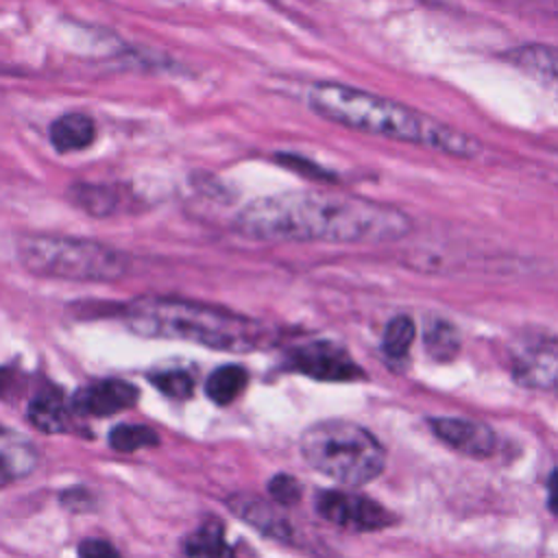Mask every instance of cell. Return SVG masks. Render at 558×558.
<instances>
[{"mask_svg":"<svg viewBox=\"0 0 558 558\" xmlns=\"http://www.w3.org/2000/svg\"><path fill=\"white\" fill-rule=\"evenodd\" d=\"M299 447L312 469L347 486H362L375 480L386 464L379 440L362 425L342 418L310 425L301 434Z\"/></svg>","mask_w":558,"mask_h":558,"instance_id":"5b68a950","label":"cell"},{"mask_svg":"<svg viewBox=\"0 0 558 558\" xmlns=\"http://www.w3.org/2000/svg\"><path fill=\"white\" fill-rule=\"evenodd\" d=\"M140 390L124 379H100L78 388L70 408L81 416H111L135 405Z\"/></svg>","mask_w":558,"mask_h":558,"instance_id":"ba28073f","label":"cell"},{"mask_svg":"<svg viewBox=\"0 0 558 558\" xmlns=\"http://www.w3.org/2000/svg\"><path fill=\"white\" fill-rule=\"evenodd\" d=\"M508 61L541 85L558 92V48L547 44H525L508 52Z\"/></svg>","mask_w":558,"mask_h":558,"instance_id":"4fadbf2b","label":"cell"},{"mask_svg":"<svg viewBox=\"0 0 558 558\" xmlns=\"http://www.w3.org/2000/svg\"><path fill=\"white\" fill-rule=\"evenodd\" d=\"M307 105L331 122L371 135L423 144L460 157L477 153V142L458 129L442 126L392 98L351 85L329 81L314 83L307 89Z\"/></svg>","mask_w":558,"mask_h":558,"instance_id":"7a4b0ae2","label":"cell"},{"mask_svg":"<svg viewBox=\"0 0 558 558\" xmlns=\"http://www.w3.org/2000/svg\"><path fill=\"white\" fill-rule=\"evenodd\" d=\"M547 504L554 514H558V469L551 473L547 484Z\"/></svg>","mask_w":558,"mask_h":558,"instance_id":"484cf974","label":"cell"},{"mask_svg":"<svg viewBox=\"0 0 558 558\" xmlns=\"http://www.w3.org/2000/svg\"><path fill=\"white\" fill-rule=\"evenodd\" d=\"M183 558H235L233 547L227 541L225 525L218 519H207L192 534L185 536Z\"/></svg>","mask_w":558,"mask_h":558,"instance_id":"2e32d148","label":"cell"},{"mask_svg":"<svg viewBox=\"0 0 558 558\" xmlns=\"http://www.w3.org/2000/svg\"><path fill=\"white\" fill-rule=\"evenodd\" d=\"M434 434L466 456H490L495 449V434L488 425L473 418H429Z\"/></svg>","mask_w":558,"mask_h":558,"instance_id":"30bf717a","label":"cell"},{"mask_svg":"<svg viewBox=\"0 0 558 558\" xmlns=\"http://www.w3.org/2000/svg\"><path fill=\"white\" fill-rule=\"evenodd\" d=\"M59 501L63 504V508L74 510V512H85L89 508H94V497L85 486H70L59 495Z\"/></svg>","mask_w":558,"mask_h":558,"instance_id":"cb8c5ba5","label":"cell"},{"mask_svg":"<svg viewBox=\"0 0 558 558\" xmlns=\"http://www.w3.org/2000/svg\"><path fill=\"white\" fill-rule=\"evenodd\" d=\"M48 140L54 146L57 153H74L83 150L94 144L96 140V124L87 113L70 111L59 116L50 129H48Z\"/></svg>","mask_w":558,"mask_h":558,"instance_id":"9a60e30c","label":"cell"},{"mask_svg":"<svg viewBox=\"0 0 558 558\" xmlns=\"http://www.w3.org/2000/svg\"><path fill=\"white\" fill-rule=\"evenodd\" d=\"M153 386L170 399H187L194 390V379L185 371H161L150 375Z\"/></svg>","mask_w":558,"mask_h":558,"instance_id":"7402d4cb","label":"cell"},{"mask_svg":"<svg viewBox=\"0 0 558 558\" xmlns=\"http://www.w3.org/2000/svg\"><path fill=\"white\" fill-rule=\"evenodd\" d=\"M159 442V436L153 427H146V425H116L111 432H109V445L116 449V451H122V453H133L137 449H144V447H155Z\"/></svg>","mask_w":558,"mask_h":558,"instance_id":"d6986e66","label":"cell"},{"mask_svg":"<svg viewBox=\"0 0 558 558\" xmlns=\"http://www.w3.org/2000/svg\"><path fill=\"white\" fill-rule=\"evenodd\" d=\"M246 384H248L246 368H242L238 364H225L207 377L205 392L214 403L229 405L231 401H235V397H240V392L246 388Z\"/></svg>","mask_w":558,"mask_h":558,"instance_id":"ac0fdd59","label":"cell"},{"mask_svg":"<svg viewBox=\"0 0 558 558\" xmlns=\"http://www.w3.org/2000/svg\"><path fill=\"white\" fill-rule=\"evenodd\" d=\"M235 229L257 240L375 244L403 238L410 231V218L379 201L296 190L248 203L238 214Z\"/></svg>","mask_w":558,"mask_h":558,"instance_id":"6da1fadb","label":"cell"},{"mask_svg":"<svg viewBox=\"0 0 558 558\" xmlns=\"http://www.w3.org/2000/svg\"><path fill=\"white\" fill-rule=\"evenodd\" d=\"M227 508L238 519H242L244 523H248L251 527H255L257 532L270 538H277V541L290 538V521L281 514L275 501H266L251 493H238L227 499Z\"/></svg>","mask_w":558,"mask_h":558,"instance_id":"8fae6325","label":"cell"},{"mask_svg":"<svg viewBox=\"0 0 558 558\" xmlns=\"http://www.w3.org/2000/svg\"><path fill=\"white\" fill-rule=\"evenodd\" d=\"M460 344L458 331L447 320H432L425 329V347L432 357L436 360H449L456 355Z\"/></svg>","mask_w":558,"mask_h":558,"instance_id":"44dd1931","label":"cell"},{"mask_svg":"<svg viewBox=\"0 0 558 558\" xmlns=\"http://www.w3.org/2000/svg\"><path fill=\"white\" fill-rule=\"evenodd\" d=\"M28 421L44 434H61L70 429V408L57 390H44L28 401Z\"/></svg>","mask_w":558,"mask_h":558,"instance_id":"e0dca14e","label":"cell"},{"mask_svg":"<svg viewBox=\"0 0 558 558\" xmlns=\"http://www.w3.org/2000/svg\"><path fill=\"white\" fill-rule=\"evenodd\" d=\"M316 512L331 521L333 525L357 530V532H368V530H379L384 525H390L392 514L381 508L377 501L355 495V493H344V490H323L316 495Z\"/></svg>","mask_w":558,"mask_h":558,"instance_id":"8992f818","label":"cell"},{"mask_svg":"<svg viewBox=\"0 0 558 558\" xmlns=\"http://www.w3.org/2000/svg\"><path fill=\"white\" fill-rule=\"evenodd\" d=\"M288 368L320 381H353L362 377V371L351 355L342 347L327 340L294 349L288 357Z\"/></svg>","mask_w":558,"mask_h":558,"instance_id":"52a82bcc","label":"cell"},{"mask_svg":"<svg viewBox=\"0 0 558 558\" xmlns=\"http://www.w3.org/2000/svg\"><path fill=\"white\" fill-rule=\"evenodd\" d=\"M37 462L39 453L26 436L0 427V488L31 475Z\"/></svg>","mask_w":558,"mask_h":558,"instance_id":"7c38bea8","label":"cell"},{"mask_svg":"<svg viewBox=\"0 0 558 558\" xmlns=\"http://www.w3.org/2000/svg\"><path fill=\"white\" fill-rule=\"evenodd\" d=\"M268 493L275 504L279 506H292L301 499V484L286 473H277L268 482Z\"/></svg>","mask_w":558,"mask_h":558,"instance_id":"603a6c76","label":"cell"},{"mask_svg":"<svg viewBox=\"0 0 558 558\" xmlns=\"http://www.w3.org/2000/svg\"><path fill=\"white\" fill-rule=\"evenodd\" d=\"M514 377L530 388H547L558 381V340L532 338L514 353Z\"/></svg>","mask_w":558,"mask_h":558,"instance_id":"9c48e42d","label":"cell"},{"mask_svg":"<svg viewBox=\"0 0 558 558\" xmlns=\"http://www.w3.org/2000/svg\"><path fill=\"white\" fill-rule=\"evenodd\" d=\"M68 198L83 209L89 216H111L118 214L122 209V205L126 203L124 190L120 185L113 183H85V181H76L70 185L68 190Z\"/></svg>","mask_w":558,"mask_h":558,"instance_id":"5bb4252c","label":"cell"},{"mask_svg":"<svg viewBox=\"0 0 558 558\" xmlns=\"http://www.w3.org/2000/svg\"><path fill=\"white\" fill-rule=\"evenodd\" d=\"M122 318L137 336L183 340L216 351H253L266 340V329L257 320L181 296H137L122 307Z\"/></svg>","mask_w":558,"mask_h":558,"instance_id":"3957f363","label":"cell"},{"mask_svg":"<svg viewBox=\"0 0 558 558\" xmlns=\"http://www.w3.org/2000/svg\"><path fill=\"white\" fill-rule=\"evenodd\" d=\"M81 558H122L120 551L102 538H85L78 543Z\"/></svg>","mask_w":558,"mask_h":558,"instance_id":"d4e9b609","label":"cell"},{"mask_svg":"<svg viewBox=\"0 0 558 558\" xmlns=\"http://www.w3.org/2000/svg\"><path fill=\"white\" fill-rule=\"evenodd\" d=\"M416 336V327L414 320L410 316H395L384 331V340H381V349L388 357H403L410 349V344L414 342Z\"/></svg>","mask_w":558,"mask_h":558,"instance_id":"ffe728a7","label":"cell"},{"mask_svg":"<svg viewBox=\"0 0 558 558\" xmlns=\"http://www.w3.org/2000/svg\"><path fill=\"white\" fill-rule=\"evenodd\" d=\"M20 264L37 277L63 281H118L129 268L126 253L87 238L35 233L17 242Z\"/></svg>","mask_w":558,"mask_h":558,"instance_id":"277c9868","label":"cell"}]
</instances>
